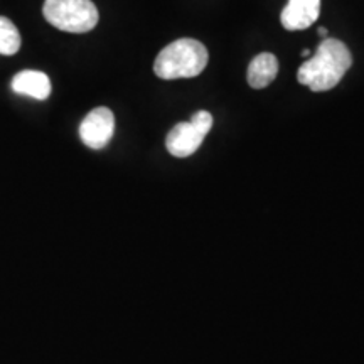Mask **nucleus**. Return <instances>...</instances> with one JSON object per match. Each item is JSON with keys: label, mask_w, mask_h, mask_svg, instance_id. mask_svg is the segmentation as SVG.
<instances>
[{"label": "nucleus", "mask_w": 364, "mask_h": 364, "mask_svg": "<svg viewBox=\"0 0 364 364\" xmlns=\"http://www.w3.org/2000/svg\"><path fill=\"white\" fill-rule=\"evenodd\" d=\"M208 49L191 38L177 39L162 49L154 63V71L162 80H182L199 76L208 66Z\"/></svg>", "instance_id": "2"}, {"label": "nucleus", "mask_w": 364, "mask_h": 364, "mask_svg": "<svg viewBox=\"0 0 364 364\" xmlns=\"http://www.w3.org/2000/svg\"><path fill=\"white\" fill-rule=\"evenodd\" d=\"M318 36H322V38H329V33H327L326 27H318Z\"/></svg>", "instance_id": "10"}, {"label": "nucleus", "mask_w": 364, "mask_h": 364, "mask_svg": "<svg viewBox=\"0 0 364 364\" xmlns=\"http://www.w3.org/2000/svg\"><path fill=\"white\" fill-rule=\"evenodd\" d=\"M21 49V34L16 24L0 16V54L14 56Z\"/></svg>", "instance_id": "9"}, {"label": "nucleus", "mask_w": 364, "mask_h": 364, "mask_svg": "<svg viewBox=\"0 0 364 364\" xmlns=\"http://www.w3.org/2000/svg\"><path fill=\"white\" fill-rule=\"evenodd\" d=\"M279 73V61L270 53H262L253 58L248 66V83L255 90L267 88Z\"/></svg>", "instance_id": "8"}, {"label": "nucleus", "mask_w": 364, "mask_h": 364, "mask_svg": "<svg viewBox=\"0 0 364 364\" xmlns=\"http://www.w3.org/2000/svg\"><path fill=\"white\" fill-rule=\"evenodd\" d=\"M113 132H115V115L110 108L98 107L81 122L80 139L86 147L100 150L110 144Z\"/></svg>", "instance_id": "5"}, {"label": "nucleus", "mask_w": 364, "mask_h": 364, "mask_svg": "<svg viewBox=\"0 0 364 364\" xmlns=\"http://www.w3.org/2000/svg\"><path fill=\"white\" fill-rule=\"evenodd\" d=\"M44 17L59 31L83 34L98 24V9L91 0H46Z\"/></svg>", "instance_id": "3"}, {"label": "nucleus", "mask_w": 364, "mask_h": 364, "mask_svg": "<svg viewBox=\"0 0 364 364\" xmlns=\"http://www.w3.org/2000/svg\"><path fill=\"white\" fill-rule=\"evenodd\" d=\"M321 0H289L280 21L287 31H304L318 19Z\"/></svg>", "instance_id": "6"}, {"label": "nucleus", "mask_w": 364, "mask_h": 364, "mask_svg": "<svg viewBox=\"0 0 364 364\" xmlns=\"http://www.w3.org/2000/svg\"><path fill=\"white\" fill-rule=\"evenodd\" d=\"M213 129V115L206 110L194 113L191 122L177 124L166 139V147L171 156L184 159L201 147L203 140L206 139L209 130Z\"/></svg>", "instance_id": "4"}, {"label": "nucleus", "mask_w": 364, "mask_h": 364, "mask_svg": "<svg viewBox=\"0 0 364 364\" xmlns=\"http://www.w3.org/2000/svg\"><path fill=\"white\" fill-rule=\"evenodd\" d=\"M12 90L36 100H46L51 95V81L43 71H21L12 78Z\"/></svg>", "instance_id": "7"}, {"label": "nucleus", "mask_w": 364, "mask_h": 364, "mask_svg": "<svg viewBox=\"0 0 364 364\" xmlns=\"http://www.w3.org/2000/svg\"><path fill=\"white\" fill-rule=\"evenodd\" d=\"M353 65L351 51L339 39L326 38L316 54L309 58L297 71V81L312 91H327L339 85L346 71Z\"/></svg>", "instance_id": "1"}, {"label": "nucleus", "mask_w": 364, "mask_h": 364, "mask_svg": "<svg viewBox=\"0 0 364 364\" xmlns=\"http://www.w3.org/2000/svg\"><path fill=\"white\" fill-rule=\"evenodd\" d=\"M302 56H304V58H309V56H311V49H307V48L304 49V51H302Z\"/></svg>", "instance_id": "11"}]
</instances>
